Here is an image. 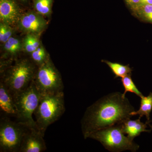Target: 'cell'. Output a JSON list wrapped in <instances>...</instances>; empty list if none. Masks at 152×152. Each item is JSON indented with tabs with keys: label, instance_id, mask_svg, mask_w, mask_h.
<instances>
[{
	"label": "cell",
	"instance_id": "cell-19",
	"mask_svg": "<svg viewBox=\"0 0 152 152\" xmlns=\"http://www.w3.org/2000/svg\"><path fill=\"white\" fill-rule=\"evenodd\" d=\"M31 57L33 61L37 65L38 67L50 59L43 47L42 46H40L36 50L31 53Z\"/></svg>",
	"mask_w": 152,
	"mask_h": 152
},
{
	"label": "cell",
	"instance_id": "cell-7",
	"mask_svg": "<svg viewBox=\"0 0 152 152\" xmlns=\"http://www.w3.org/2000/svg\"><path fill=\"white\" fill-rule=\"evenodd\" d=\"M34 82L41 95L56 94L64 90L61 75L50 59L38 67Z\"/></svg>",
	"mask_w": 152,
	"mask_h": 152
},
{
	"label": "cell",
	"instance_id": "cell-23",
	"mask_svg": "<svg viewBox=\"0 0 152 152\" xmlns=\"http://www.w3.org/2000/svg\"><path fill=\"white\" fill-rule=\"evenodd\" d=\"M143 4H152V0H142Z\"/></svg>",
	"mask_w": 152,
	"mask_h": 152
},
{
	"label": "cell",
	"instance_id": "cell-13",
	"mask_svg": "<svg viewBox=\"0 0 152 152\" xmlns=\"http://www.w3.org/2000/svg\"><path fill=\"white\" fill-rule=\"evenodd\" d=\"M140 106L138 110L134 111L131 113L132 116L138 115H140L139 118L141 119L143 116L146 117L148 123H151L150 121V114L152 110V93H150L148 96H142L141 97Z\"/></svg>",
	"mask_w": 152,
	"mask_h": 152
},
{
	"label": "cell",
	"instance_id": "cell-24",
	"mask_svg": "<svg viewBox=\"0 0 152 152\" xmlns=\"http://www.w3.org/2000/svg\"><path fill=\"white\" fill-rule=\"evenodd\" d=\"M20 1L22 2V3H26L29 0H19Z\"/></svg>",
	"mask_w": 152,
	"mask_h": 152
},
{
	"label": "cell",
	"instance_id": "cell-20",
	"mask_svg": "<svg viewBox=\"0 0 152 152\" xmlns=\"http://www.w3.org/2000/svg\"><path fill=\"white\" fill-rule=\"evenodd\" d=\"M4 49L11 55H15L20 51L21 44L18 39L11 37L5 43Z\"/></svg>",
	"mask_w": 152,
	"mask_h": 152
},
{
	"label": "cell",
	"instance_id": "cell-18",
	"mask_svg": "<svg viewBox=\"0 0 152 152\" xmlns=\"http://www.w3.org/2000/svg\"><path fill=\"white\" fill-rule=\"evenodd\" d=\"M133 11L141 18L152 23V4H143Z\"/></svg>",
	"mask_w": 152,
	"mask_h": 152
},
{
	"label": "cell",
	"instance_id": "cell-22",
	"mask_svg": "<svg viewBox=\"0 0 152 152\" xmlns=\"http://www.w3.org/2000/svg\"><path fill=\"white\" fill-rule=\"evenodd\" d=\"M133 11L136 10L140 6L143 4L142 0H125Z\"/></svg>",
	"mask_w": 152,
	"mask_h": 152
},
{
	"label": "cell",
	"instance_id": "cell-11",
	"mask_svg": "<svg viewBox=\"0 0 152 152\" xmlns=\"http://www.w3.org/2000/svg\"><path fill=\"white\" fill-rule=\"evenodd\" d=\"M0 108L7 115L15 117L17 109L13 95L4 83H0Z\"/></svg>",
	"mask_w": 152,
	"mask_h": 152
},
{
	"label": "cell",
	"instance_id": "cell-14",
	"mask_svg": "<svg viewBox=\"0 0 152 152\" xmlns=\"http://www.w3.org/2000/svg\"><path fill=\"white\" fill-rule=\"evenodd\" d=\"M103 62L106 63L111 69L115 77H124L128 75H130L132 70L129 65H123L117 63H113L109 61L103 60Z\"/></svg>",
	"mask_w": 152,
	"mask_h": 152
},
{
	"label": "cell",
	"instance_id": "cell-10",
	"mask_svg": "<svg viewBox=\"0 0 152 152\" xmlns=\"http://www.w3.org/2000/svg\"><path fill=\"white\" fill-rule=\"evenodd\" d=\"M20 10L16 0H0V18L2 23L13 25L18 22Z\"/></svg>",
	"mask_w": 152,
	"mask_h": 152
},
{
	"label": "cell",
	"instance_id": "cell-3",
	"mask_svg": "<svg viewBox=\"0 0 152 152\" xmlns=\"http://www.w3.org/2000/svg\"><path fill=\"white\" fill-rule=\"evenodd\" d=\"M36 69L34 63L28 59L18 60L9 68L1 81L14 96L29 87L34 79L37 69Z\"/></svg>",
	"mask_w": 152,
	"mask_h": 152
},
{
	"label": "cell",
	"instance_id": "cell-5",
	"mask_svg": "<svg viewBox=\"0 0 152 152\" xmlns=\"http://www.w3.org/2000/svg\"><path fill=\"white\" fill-rule=\"evenodd\" d=\"M124 134L120 124L94 132L89 138L99 142L110 151H137L140 147L138 145Z\"/></svg>",
	"mask_w": 152,
	"mask_h": 152
},
{
	"label": "cell",
	"instance_id": "cell-17",
	"mask_svg": "<svg viewBox=\"0 0 152 152\" xmlns=\"http://www.w3.org/2000/svg\"><path fill=\"white\" fill-rule=\"evenodd\" d=\"M121 81L125 89L124 92L123 94L124 96H125V95L127 92L134 93L140 97L143 96L142 94L139 91L134 83L130 75H128L122 78Z\"/></svg>",
	"mask_w": 152,
	"mask_h": 152
},
{
	"label": "cell",
	"instance_id": "cell-4",
	"mask_svg": "<svg viewBox=\"0 0 152 152\" xmlns=\"http://www.w3.org/2000/svg\"><path fill=\"white\" fill-rule=\"evenodd\" d=\"M41 97L34 80L26 90L14 96L17 109L15 120L27 127L38 129L32 115L37 107Z\"/></svg>",
	"mask_w": 152,
	"mask_h": 152
},
{
	"label": "cell",
	"instance_id": "cell-15",
	"mask_svg": "<svg viewBox=\"0 0 152 152\" xmlns=\"http://www.w3.org/2000/svg\"><path fill=\"white\" fill-rule=\"evenodd\" d=\"M53 0H33L34 8L38 13L49 15L51 12Z\"/></svg>",
	"mask_w": 152,
	"mask_h": 152
},
{
	"label": "cell",
	"instance_id": "cell-8",
	"mask_svg": "<svg viewBox=\"0 0 152 152\" xmlns=\"http://www.w3.org/2000/svg\"><path fill=\"white\" fill-rule=\"evenodd\" d=\"M44 136L37 129H28L22 142L20 152H42L47 149Z\"/></svg>",
	"mask_w": 152,
	"mask_h": 152
},
{
	"label": "cell",
	"instance_id": "cell-1",
	"mask_svg": "<svg viewBox=\"0 0 152 152\" xmlns=\"http://www.w3.org/2000/svg\"><path fill=\"white\" fill-rule=\"evenodd\" d=\"M134 111L127 98L119 92L112 93L101 98L87 109L81 121L84 139L92 133L130 118Z\"/></svg>",
	"mask_w": 152,
	"mask_h": 152
},
{
	"label": "cell",
	"instance_id": "cell-9",
	"mask_svg": "<svg viewBox=\"0 0 152 152\" xmlns=\"http://www.w3.org/2000/svg\"><path fill=\"white\" fill-rule=\"evenodd\" d=\"M20 28L29 34H37L42 32L47 26L46 21L38 12H28L20 17Z\"/></svg>",
	"mask_w": 152,
	"mask_h": 152
},
{
	"label": "cell",
	"instance_id": "cell-2",
	"mask_svg": "<svg viewBox=\"0 0 152 152\" xmlns=\"http://www.w3.org/2000/svg\"><path fill=\"white\" fill-rule=\"evenodd\" d=\"M64 96V91L41 95L34 115L38 129L44 136L48 127L58 120L65 111Z\"/></svg>",
	"mask_w": 152,
	"mask_h": 152
},
{
	"label": "cell",
	"instance_id": "cell-6",
	"mask_svg": "<svg viewBox=\"0 0 152 152\" xmlns=\"http://www.w3.org/2000/svg\"><path fill=\"white\" fill-rule=\"evenodd\" d=\"M29 128L7 117L0 122V151L20 152L25 134Z\"/></svg>",
	"mask_w": 152,
	"mask_h": 152
},
{
	"label": "cell",
	"instance_id": "cell-16",
	"mask_svg": "<svg viewBox=\"0 0 152 152\" xmlns=\"http://www.w3.org/2000/svg\"><path fill=\"white\" fill-rule=\"evenodd\" d=\"M23 48L25 51L31 53L40 46L39 41L35 35L29 34L23 41Z\"/></svg>",
	"mask_w": 152,
	"mask_h": 152
},
{
	"label": "cell",
	"instance_id": "cell-21",
	"mask_svg": "<svg viewBox=\"0 0 152 152\" xmlns=\"http://www.w3.org/2000/svg\"><path fill=\"white\" fill-rule=\"evenodd\" d=\"M12 30L9 25L1 23L0 25V41L5 43L12 37Z\"/></svg>",
	"mask_w": 152,
	"mask_h": 152
},
{
	"label": "cell",
	"instance_id": "cell-12",
	"mask_svg": "<svg viewBox=\"0 0 152 152\" xmlns=\"http://www.w3.org/2000/svg\"><path fill=\"white\" fill-rule=\"evenodd\" d=\"M140 119L136 120H132L130 118L125 121L121 123L122 129L124 134H127V137L132 140L140 134L142 132H151V129L147 130V125H149L151 126L150 123L146 122L145 124L140 121Z\"/></svg>",
	"mask_w": 152,
	"mask_h": 152
}]
</instances>
